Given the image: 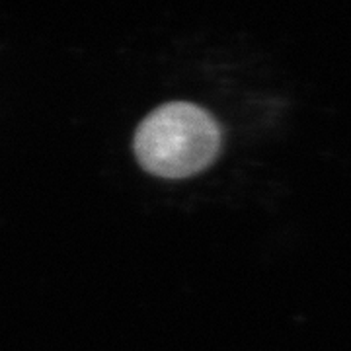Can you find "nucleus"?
Here are the masks:
<instances>
[{
  "mask_svg": "<svg viewBox=\"0 0 351 351\" xmlns=\"http://www.w3.org/2000/svg\"><path fill=\"white\" fill-rule=\"evenodd\" d=\"M223 131L211 113L189 101H168L138 123L133 137L137 162L149 174L180 180L217 160Z\"/></svg>",
  "mask_w": 351,
  "mask_h": 351,
  "instance_id": "obj_1",
  "label": "nucleus"
}]
</instances>
